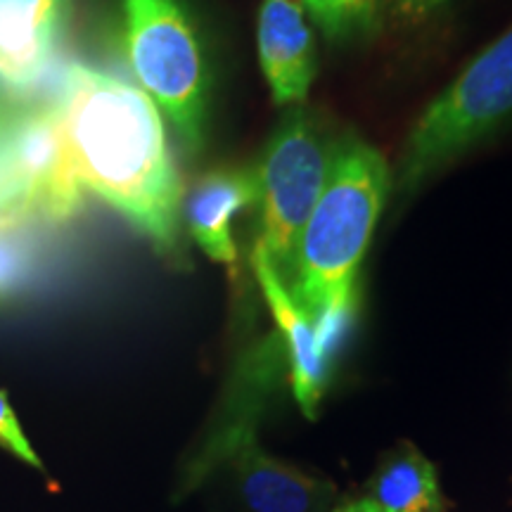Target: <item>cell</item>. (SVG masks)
Wrapping results in <instances>:
<instances>
[{
    "label": "cell",
    "instance_id": "6da1fadb",
    "mask_svg": "<svg viewBox=\"0 0 512 512\" xmlns=\"http://www.w3.org/2000/svg\"><path fill=\"white\" fill-rule=\"evenodd\" d=\"M55 112L81 188L126 216L162 252L176 249L183 185L155 102L117 76L72 67Z\"/></svg>",
    "mask_w": 512,
    "mask_h": 512
},
{
    "label": "cell",
    "instance_id": "7a4b0ae2",
    "mask_svg": "<svg viewBox=\"0 0 512 512\" xmlns=\"http://www.w3.org/2000/svg\"><path fill=\"white\" fill-rule=\"evenodd\" d=\"M389 185L387 159L373 145L339 140L328 181L294 249L287 287L316 325L320 349L330 361L354 318L358 266Z\"/></svg>",
    "mask_w": 512,
    "mask_h": 512
},
{
    "label": "cell",
    "instance_id": "3957f363",
    "mask_svg": "<svg viewBox=\"0 0 512 512\" xmlns=\"http://www.w3.org/2000/svg\"><path fill=\"white\" fill-rule=\"evenodd\" d=\"M512 119V27L479 50L408 133L394 185L408 192Z\"/></svg>",
    "mask_w": 512,
    "mask_h": 512
},
{
    "label": "cell",
    "instance_id": "277c9868",
    "mask_svg": "<svg viewBox=\"0 0 512 512\" xmlns=\"http://www.w3.org/2000/svg\"><path fill=\"white\" fill-rule=\"evenodd\" d=\"M339 140L302 107H292L252 169L259 207L256 249L290 275L299 235L328 181Z\"/></svg>",
    "mask_w": 512,
    "mask_h": 512
},
{
    "label": "cell",
    "instance_id": "5b68a950",
    "mask_svg": "<svg viewBox=\"0 0 512 512\" xmlns=\"http://www.w3.org/2000/svg\"><path fill=\"white\" fill-rule=\"evenodd\" d=\"M126 57L140 91L197 145L204 128V60L181 0H124Z\"/></svg>",
    "mask_w": 512,
    "mask_h": 512
},
{
    "label": "cell",
    "instance_id": "8992f818",
    "mask_svg": "<svg viewBox=\"0 0 512 512\" xmlns=\"http://www.w3.org/2000/svg\"><path fill=\"white\" fill-rule=\"evenodd\" d=\"M211 460L233 465L240 496L252 512H318L328 508L335 496L330 482L318 479L271 456L256 441L249 422L233 427L211 453Z\"/></svg>",
    "mask_w": 512,
    "mask_h": 512
},
{
    "label": "cell",
    "instance_id": "52a82bcc",
    "mask_svg": "<svg viewBox=\"0 0 512 512\" xmlns=\"http://www.w3.org/2000/svg\"><path fill=\"white\" fill-rule=\"evenodd\" d=\"M256 48L278 107H302L318 72L313 24L297 0H261Z\"/></svg>",
    "mask_w": 512,
    "mask_h": 512
},
{
    "label": "cell",
    "instance_id": "ba28073f",
    "mask_svg": "<svg viewBox=\"0 0 512 512\" xmlns=\"http://www.w3.org/2000/svg\"><path fill=\"white\" fill-rule=\"evenodd\" d=\"M10 169L24 204L55 219L69 216L79 207L83 188L76 181L57 112L43 114L19 133Z\"/></svg>",
    "mask_w": 512,
    "mask_h": 512
},
{
    "label": "cell",
    "instance_id": "9c48e42d",
    "mask_svg": "<svg viewBox=\"0 0 512 512\" xmlns=\"http://www.w3.org/2000/svg\"><path fill=\"white\" fill-rule=\"evenodd\" d=\"M252 268L287 347L294 399L302 406V411L313 418L320 396H323L325 380H328L330 358L320 349L316 325H313L309 313L294 302L283 275L275 271L271 261L256 247L252 254Z\"/></svg>",
    "mask_w": 512,
    "mask_h": 512
},
{
    "label": "cell",
    "instance_id": "30bf717a",
    "mask_svg": "<svg viewBox=\"0 0 512 512\" xmlns=\"http://www.w3.org/2000/svg\"><path fill=\"white\" fill-rule=\"evenodd\" d=\"M252 204H256V183L249 169L211 171L195 183L183 202V214L192 240L211 261L228 268L238 266V247L230 226Z\"/></svg>",
    "mask_w": 512,
    "mask_h": 512
},
{
    "label": "cell",
    "instance_id": "8fae6325",
    "mask_svg": "<svg viewBox=\"0 0 512 512\" xmlns=\"http://www.w3.org/2000/svg\"><path fill=\"white\" fill-rule=\"evenodd\" d=\"M64 0H0V76L34 83L53 57Z\"/></svg>",
    "mask_w": 512,
    "mask_h": 512
},
{
    "label": "cell",
    "instance_id": "7c38bea8",
    "mask_svg": "<svg viewBox=\"0 0 512 512\" xmlns=\"http://www.w3.org/2000/svg\"><path fill=\"white\" fill-rule=\"evenodd\" d=\"M366 501L380 512H444L434 465L413 446L399 448L377 467Z\"/></svg>",
    "mask_w": 512,
    "mask_h": 512
},
{
    "label": "cell",
    "instance_id": "4fadbf2b",
    "mask_svg": "<svg viewBox=\"0 0 512 512\" xmlns=\"http://www.w3.org/2000/svg\"><path fill=\"white\" fill-rule=\"evenodd\" d=\"M311 19L332 41H351L373 34L380 24L384 0H297Z\"/></svg>",
    "mask_w": 512,
    "mask_h": 512
},
{
    "label": "cell",
    "instance_id": "5bb4252c",
    "mask_svg": "<svg viewBox=\"0 0 512 512\" xmlns=\"http://www.w3.org/2000/svg\"><path fill=\"white\" fill-rule=\"evenodd\" d=\"M15 226L17 221L0 223V297L15 290L31 266V252Z\"/></svg>",
    "mask_w": 512,
    "mask_h": 512
},
{
    "label": "cell",
    "instance_id": "9a60e30c",
    "mask_svg": "<svg viewBox=\"0 0 512 512\" xmlns=\"http://www.w3.org/2000/svg\"><path fill=\"white\" fill-rule=\"evenodd\" d=\"M0 448H5L10 456H15L17 460H22V463H27L31 467H38V470L43 467L41 458H38V453L34 451V446L29 444L22 425H19L17 415L12 411L5 392H0Z\"/></svg>",
    "mask_w": 512,
    "mask_h": 512
},
{
    "label": "cell",
    "instance_id": "2e32d148",
    "mask_svg": "<svg viewBox=\"0 0 512 512\" xmlns=\"http://www.w3.org/2000/svg\"><path fill=\"white\" fill-rule=\"evenodd\" d=\"M453 0H384V8L399 27H420L439 17Z\"/></svg>",
    "mask_w": 512,
    "mask_h": 512
},
{
    "label": "cell",
    "instance_id": "e0dca14e",
    "mask_svg": "<svg viewBox=\"0 0 512 512\" xmlns=\"http://www.w3.org/2000/svg\"><path fill=\"white\" fill-rule=\"evenodd\" d=\"M337 512H380L377 508H373L366 498H361V501H354V503H347L344 508H339Z\"/></svg>",
    "mask_w": 512,
    "mask_h": 512
},
{
    "label": "cell",
    "instance_id": "ac0fdd59",
    "mask_svg": "<svg viewBox=\"0 0 512 512\" xmlns=\"http://www.w3.org/2000/svg\"><path fill=\"white\" fill-rule=\"evenodd\" d=\"M3 221H12V219L8 214H3V211H0V223H3Z\"/></svg>",
    "mask_w": 512,
    "mask_h": 512
}]
</instances>
